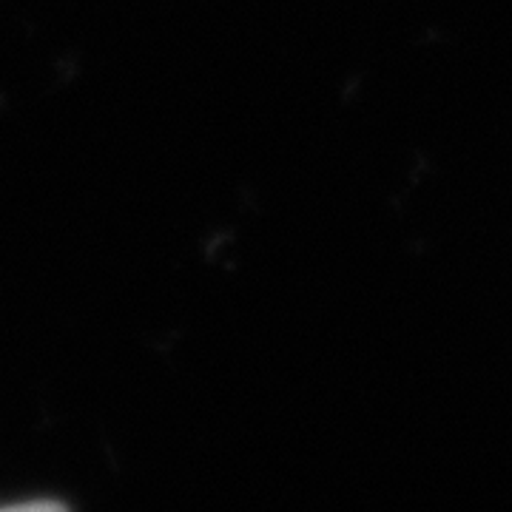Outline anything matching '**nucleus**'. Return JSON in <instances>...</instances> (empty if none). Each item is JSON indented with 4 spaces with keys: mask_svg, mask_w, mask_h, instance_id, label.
Instances as JSON below:
<instances>
[{
    "mask_svg": "<svg viewBox=\"0 0 512 512\" xmlns=\"http://www.w3.org/2000/svg\"><path fill=\"white\" fill-rule=\"evenodd\" d=\"M0 512H69L57 501H35V504H18V507H6Z\"/></svg>",
    "mask_w": 512,
    "mask_h": 512,
    "instance_id": "1",
    "label": "nucleus"
}]
</instances>
